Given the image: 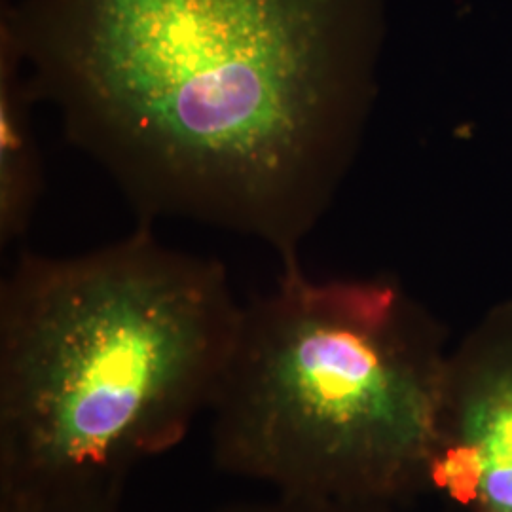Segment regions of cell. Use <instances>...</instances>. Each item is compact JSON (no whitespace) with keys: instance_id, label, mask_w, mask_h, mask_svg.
<instances>
[{"instance_id":"6da1fadb","label":"cell","mask_w":512,"mask_h":512,"mask_svg":"<svg viewBox=\"0 0 512 512\" xmlns=\"http://www.w3.org/2000/svg\"><path fill=\"white\" fill-rule=\"evenodd\" d=\"M378 0H29L2 29L38 101L141 222L298 266L374 97Z\"/></svg>"},{"instance_id":"7a4b0ae2","label":"cell","mask_w":512,"mask_h":512,"mask_svg":"<svg viewBox=\"0 0 512 512\" xmlns=\"http://www.w3.org/2000/svg\"><path fill=\"white\" fill-rule=\"evenodd\" d=\"M243 304L215 258L139 222L0 285V505H122L129 476L209 414Z\"/></svg>"},{"instance_id":"3957f363","label":"cell","mask_w":512,"mask_h":512,"mask_svg":"<svg viewBox=\"0 0 512 512\" xmlns=\"http://www.w3.org/2000/svg\"><path fill=\"white\" fill-rule=\"evenodd\" d=\"M448 365L395 281L281 268L243 304L209 410L215 465L272 494L401 505L429 490Z\"/></svg>"},{"instance_id":"277c9868","label":"cell","mask_w":512,"mask_h":512,"mask_svg":"<svg viewBox=\"0 0 512 512\" xmlns=\"http://www.w3.org/2000/svg\"><path fill=\"white\" fill-rule=\"evenodd\" d=\"M429 490L463 512H512V304L450 353Z\"/></svg>"},{"instance_id":"5b68a950","label":"cell","mask_w":512,"mask_h":512,"mask_svg":"<svg viewBox=\"0 0 512 512\" xmlns=\"http://www.w3.org/2000/svg\"><path fill=\"white\" fill-rule=\"evenodd\" d=\"M38 95L16 42L0 38V245L23 238L37 213L44 171L33 128Z\"/></svg>"},{"instance_id":"8992f818","label":"cell","mask_w":512,"mask_h":512,"mask_svg":"<svg viewBox=\"0 0 512 512\" xmlns=\"http://www.w3.org/2000/svg\"><path fill=\"white\" fill-rule=\"evenodd\" d=\"M215 512H393V507L272 494L266 499L230 503Z\"/></svg>"},{"instance_id":"52a82bcc","label":"cell","mask_w":512,"mask_h":512,"mask_svg":"<svg viewBox=\"0 0 512 512\" xmlns=\"http://www.w3.org/2000/svg\"><path fill=\"white\" fill-rule=\"evenodd\" d=\"M0 512H122V505H105V503H35V505H0Z\"/></svg>"}]
</instances>
